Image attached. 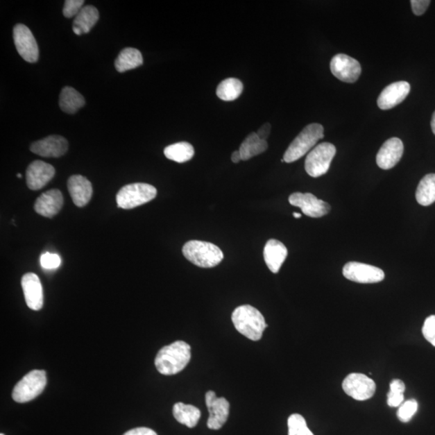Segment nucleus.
Segmentation results:
<instances>
[{"label":"nucleus","mask_w":435,"mask_h":435,"mask_svg":"<svg viewBox=\"0 0 435 435\" xmlns=\"http://www.w3.org/2000/svg\"><path fill=\"white\" fill-rule=\"evenodd\" d=\"M191 359V348L184 341H176L158 352L155 365L157 371L166 376L182 372Z\"/></svg>","instance_id":"1"},{"label":"nucleus","mask_w":435,"mask_h":435,"mask_svg":"<svg viewBox=\"0 0 435 435\" xmlns=\"http://www.w3.org/2000/svg\"><path fill=\"white\" fill-rule=\"evenodd\" d=\"M232 320L237 331L253 341L261 339L268 327L262 314L249 305H244L234 309Z\"/></svg>","instance_id":"2"},{"label":"nucleus","mask_w":435,"mask_h":435,"mask_svg":"<svg viewBox=\"0 0 435 435\" xmlns=\"http://www.w3.org/2000/svg\"><path fill=\"white\" fill-rule=\"evenodd\" d=\"M182 253L189 262L201 268L216 267L224 258L221 249L205 241H188L184 245Z\"/></svg>","instance_id":"3"},{"label":"nucleus","mask_w":435,"mask_h":435,"mask_svg":"<svg viewBox=\"0 0 435 435\" xmlns=\"http://www.w3.org/2000/svg\"><path fill=\"white\" fill-rule=\"evenodd\" d=\"M324 137V128L319 123L307 125L298 136L289 144L286 153L284 154V161L287 163H292L298 161L306 155L315 144Z\"/></svg>","instance_id":"4"},{"label":"nucleus","mask_w":435,"mask_h":435,"mask_svg":"<svg viewBox=\"0 0 435 435\" xmlns=\"http://www.w3.org/2000/svg\"><path fill=\"white\" fill-rule=\"evenodd\" d=\"M157 189L147 183H133L124 186L117 195L119 208L130 210L152 201L156 198Z\"/></svg>","instance_id":"5"},{"label":"nucleus","mask_w":435,"mask_h":435,"mask_svg":"<svg viewBox=\"0 0 435 435\" xmlns=\"http://www.w3.org/2000/svg\"><path fill=\"white\" fill-rule=\"evenodd\" d=\"M47 384L46 373L44 370H33L28 373L15 386L12 398L18 403H26L41 394Z\"/></svg>","instance_id":"6"},{"label":"nucleus","mask_w":435,"mask_h":435,"mask_svg":"<svg viewBox=\"0 0 435 435\" xmlns=\"http://www.w3.org/2000/svg\"><path fill=\"white\" fill-rule=\"evenodd\" d=\"M336 154V148L334 144L327 142L320 144L307 155L305 169L312 178L321 177L327 173Z\"/></svg>","instance_id":"7"},{"label":"nucleus","mask_w":435,"mask_h":435,"mask_svg":"<svg viewBox=\"0 0 435 435\" xmlns=\"http://www.w3.org/2000/svg\"><path fill=\"white\" fill-rule=\"evenodd\" d=\"M343 389L345 393L357 401H366L374 396L376 384L366 375L351 373L344 379Z\"/></svg>","instance_id":"8"},{"label":"nucleus","mask_w":435,"mask_h":435,"mask_svg":"<svg viewBox=\"0 0 435 435\" xmlns=\"http://www.w3.org/2000/svg\"><path fill=\"white\" fill-rule=\"evenodd\" d=\"M15 46L22 58L29 63L38 61L39 49L36 39L26 25L18 24L13 29Z\"/></svg>","instance_id":"9"},{"label":"nucleus","mask_w":435,"mask_h":435,"mask_svg":"<svg viewBox=\"0 0 435 435\" xmlns=\"http://www.w3.org/2000/svg\"><path fill=\"white\" fill-rule=\"evenodd\" d=\"M330 67L334 77L348 83H356L362 71L361 64L357 60L343 53L334 56Z\"/></svg>","instance_id":"10"},{"label":"nucleus","mask_w":435,"mask_h":435,"mask_svg":"<svg viewBox=\"0 0 435 435\" xmlns=\"http://www.w3.org/2000/svg\"><path fill=\"white\" fill-rule=\"evenodd\" d=\"M343 274L350 281L362 284L381 282L384 279L382 269L359 262H348L345 264Z\"/></svg>","instance_id":"11"},{"label":"nucleus","mask_w":435,"mask_h":435,"mask_svg":"<svg viewBox=\"0 0 435 435\" xmlns=\"http://www.w3.org/2000/svg\"><path fill=\"white\" fill-rule=\"evenodd\" d=\"M289 202L293 207L301 208L302 213L312 218H321L331 211V206L311 193H293Z\"/></svg>","instance_id":"12"},{"label":"nucleus","mask_w":435,"mask_h":435,"mask_svg":"<svg viewBox=\"0 0 435 435\" xmlns=\"http://www.w3.org/2000/svg\"><path fill=\"white\" fill-rule=\"evenodd\" d=\"M206 404L210 414L207 427L209 429H221L228 421L230 413V404L224 398H217L213 391L206 394Z\"/></svg>","instance_id":"13"},{"label":"nucleus","mask_w":435,"mask_h":435,"mask_svg":"<svg viewBox=\"0 0 435 435\" xmlns=\"http://www.w3.org/2000/svg\"><path fill=\"white\" fill-rule=\"evenodd\" d=\"M55 169L42 161H35L29 164L26 171L27 186L32 191H39L51 181Z\"/></svg>","instance_id":"14"},{"label":"nucleus","mask_w":435,"mask_h":435,"mask_svg":"<svg viewBox=\"0 0 435 435\" xmlns=\"http://www.w3.org/2000/svg\"><path fill=\"white\" fill-rule=\"evenodd\" d=\"M22 286L27 306L33 311H40L43 307V288L37 275L28 273L24 274Z\"/></svg>","instance_id":"15"},{"label":"nucleus","mask_w":435,"mask_h":435,"mask_svg":"<svg viewBox=\"0 0 435 435\" xmlns=\"http://www.w3.org/2000/svg\"><path fill=\"white\" fill-rule=\"evenodd\" d=\"M411 92V85L401 81L389 85L384 88L377 99V105L382 110H389L404 101Z\"/></svg>","instance_id":"16"},{"label":"nucleus","mask_w":435,"mask_h":435,"mask_svg":"<svg viewBox=\"0 0 435 435\" xmlns=\"http://www.w3.org/2000/svg\"><path fill=\"white\" fill-rule=\"evenodd\" d=\"M404 153V145L397 137L384 142L377 155V166L382 169L393 168L400 162Z\"/></svg>","instance_id":"17"},{"label":"nucleus","mask_w":435,"mask_h":435,"mask_svg":"<svg viewBox=\"0 0 435 435\" xmlns=\"http://www.w3.org/2000/svg\"><path fill=\"white\" fill-rule=\"evenodd\" d=\"M68 147V142L64 137L49 136L33 143L30 150L43 157H60L67 153Z\"/></svg>","instance_id":"18"},{"label":"nucleus","mask_w":435,"mask_h":435,"mask_svg":"<svg viewBox=\"0 0 435 435\" xmlns=\"http://www.w3.org/2000/svg\"><path fill=\"white\" fill-rule=\"evenodd\" d=\"M63 203L62 192L57 189H50L37 199L34 209L40 216L53 218L61 211Z\"/></svg>","instance_id":"19"},{"label":"nucleus","mask_w":435,"mask_h":435,"mask_svg":"<svg viewBox=\"0 0 435 435\" xmlns=\"http://www.w3.org/2000/svg\"><path fill=\"white\" fill-rule=\"evenodd\" d=\"M67 187L74 203L78 207L86 206L92 197V185L81 175H73L69 178Z\"/></svg>","instance_id":"20"},{"label":"nucleus","mask_w":435,"mask_h":435,"mask_svg":"<svg viewBox=\"0 0 435 435\" xmlns=\"http://www.w3.org/2000/svg\"><path fill=\"white\" fill-rule=\"evenodd\" d=\"M288 256V250L277 239H269L264 248V259L270 271L278 273Z\"/></svg>","instance_id":"21"},{"label":"nucleus","mask_w":435,"mask_h":435,"mask_svg":"<svg viewBox=\"0 0 435 435\" xmlns=\"http://www.w3.org/2000/svg\"><path fill=\"white\" fill-rule=\"evenodd\" d=\"M99 19V14L96 7L92 6V5L83 7L74 19L73 24L74 33L78 35V36L88 33L96 24Z\"/></svg>","instance_id":"22"},{"label":"nucleus","mask_w":435,"mask_h":435,"mask_svg":"<svg viewBox=\"0 0 435 435\" xmlns=\"http://www.w3.org/2000/svg\"><path fill=\"white\" fill-rule=\"evenodd\" d=\"M144 61L141 52L134 48L123 49L118 55L114 67L119 73H123L142 66Z\"/></svg>","instance_id":"23"},{"label":"nucleus","mask_w":435,"mask_h":435,"mask_svg":"<svg viewBox=\"0 0 435 435\" xmlns=\"http://www.w3.org/2000/svg\"><path fill=\"white\" fill-rule=\"evenodd\" d=\"M85 103L86 101L84 97L73 87H64L60 94L59 106L64 112L76 113L79 109L84 107Z\"/></svg>","instance_id":"24"},{"label":"nucleus","mask_w":435,"mask_h":435,"mask_svg":"<svg viewBox=\"0 0 435 435\" xmlns=\"http://www.w3.org/2000/svg\"><path fill=\"white\" fill-rule=\"evenodd\" d=\"M173 413L177 421L189 428H194L197 426L201 412L197 407L192 404H186L178 402L174 404Z\"/></svg>","instance_id":"25"},{"label":"nucleus","mask_w":435,"mask_h":435,"mask_svg":"<svg viewBox=\"0 0 435 435\" xmlns=\"http://www.w3.org/2000/svg\"><path fill=\"white\" fill-rule=\"evenodd\" d=\"M268 145L266 141L259 139L257 133L249 134L239 148L243 161L248 160L266 151Z\"/></svg>","instance_id":"26"},{"label":"nucleus","mask_w":435,"mask_h":435,"mask_svg":"<svg viewBox=\"0 0 435 435\" xmlns=\"http://www.w3.org/2000/svg\"><path fill=\"white\" fill-rule=\"evenodd\" d=\"M416 199L424 207L429 206L435 202V173L426 175L419 182Z\"/></svg>","instance_id":"27"},{"label":"nucleus","mask_w":435,"mask_h":435,"mask_svg":"<svg viewBox=\"0 0 435 435\" xmlns=\"http://www.w3.org/2000/svg\"><path fill=\"white\" fill-rule=\"evenodd\" d=\"M244 91L243 83L241 80L229 78L219 83L216 94L217 96L223 101H234L237 99Z\"/></svg>","instance_id":"28"},{"label":"nucleus","mask_w":435,"mask_h":435,"mask_svg":"<svg viewBox=\"0 0 435 435\" xmlns=\"http://www.w3.org/2000/svg\"><path fill=\"white\" fill-rule=\"evenodd\" d=\"M164 154L171 161L184 163L193 158L194 149L192 145L188 142H178L169 145L164 148Z\"/></svg>","instance_id":"29"},{"label":"nucleus","mask_w":435,"mask_h":435,"mask_svg":"<svg viewBox=\"0 0 435 435\" xmlns=\"http://www.w3.org/2000/svg\"><path fill=\"white\" fill-rule=\"evenodd\" d=\"M406 386L401 379H395L390 383V390L388 393L387 403L390 407H398L404 402V393Z\"/></svg>","instance_id":"30"},{"label":"nucleus","mask_w":435,"mask_h":435,"mask_svg":"<svg viewBox=\"0 0 435 435\" xmlns=\"http://www.w3.org/2000/svg\"><path fill=\"white\" fill-rule=\"evenodd\" d=\"M289 435H314L307 427L306 420L298 413L290 415L288 418Z\"/></svg>","instance_id":"31"},{"label":"nucleus","mask_w":435,"mask_h":435,"mask_svg":"<svg viewBox=\"0 0 435 435\" xmlns=\"http://www.w3.org/2000/svg\"><path fill=\"white\" fill-rule=\"evenodd\" d=\"M418 409V403L416 400H408L400 406L397 413L398 418L402 423H409L417 413Z\"/></svg>","instance_id":"32"},{"label":"nucleus","mask_w":435,"mask_h":435,"mask_svg":"<svg viewBox=\"0 0 435 435\" xmlns=\"http://www.w3.org/2000/svg\"><path fill=\"white\" fill-rule=\"evenodd\" d=\"M83 0H67L63 8V15L66 18L76 17L83 8Z\"/></svg>","instance_id":"33"},{"label":"nucleus","mask_w":435,"mask_h":435,"mask_svg":"<svg viewBox=\"0 0 435 435\" xmlns=\"http://www.w3.org/2000/svg\"><path fill=\"white\" fill-rule=\"evenodd\" d=\"M423 334L424 338L435 347V315H432L425 320Z\"/></svg>","instance_id":"34"},{"label":"nucleus","mask_w":435,"mask_h":435,"mask_svg":"<svg viewBox=\"0 0 435 435\" xmlns=\"http://www.w3.org/2000/svg\"><path fill=\"white\" fill-rule=\"evenodd\" d=\"M61 264V258L57 254L46 253L41 257V264L44 269L58 268Z\"/></svg>","instance_id":"35"},{"label":"nucleus","mask_w":435,"mask_h":435,"mask_svg":"<svg viewBox=\"0 0 435 435\" xmlns=\"http://www.w3.org/2000/svg\"><path fill=\"white\" fill-rule=\"evenodd\" d=\"M413 12L416 16H422L426 12L429 3V0H412L411 2Z\"/></svg>","instance_id":"36"},{"label":"nucleus","mask_w":435,"mask_h":435,"mask_svg":"<svg viewBox=\"0 0 435 435\" xmlns=\"http://www.w3.org/2000/svg\"><path fill=\"white\" fill-rule=\"evenodd\" d=\"M123 435H157L153 429L147 427H139L131 429Z\"/></svg>","instance_id":"37"},{"label":"nucleus","mask_w":435,"mask_h":435,"mask_svg":"<svg viewBox=\"0 0 435 435\" xmlns=\"http://www.w3.org/2000/svg\"><path fill=\"white\" fill-rule=\"evenodd\" d=\"M270 132H271V124L266 123L258 129L257 134L259 139H263V141H266L269 137Z\"/></svg>","instance_id":"38"},{"label":"nucleus","mask_w":435,"mask_h":435,"mask_svg":"<svg viewBox=\"0 0 435 435\" xmlns=\"http://www.w3.org/2000/svg\"><path fill=\"white\" fill-rule=\"evenodd\" d=\"M242 160L241 155L239 151H234L232 155V161L233 163H239Z\"/></svg>","instance_id":"39"},{"label":"nucleus","mask_w":435,"mask_h":435,"mask_svg":"<svg viewBox=\"0 0 435 435\" xmlns=\"http://www.w3.org/2000/svg\"><path fill=\"white\" fill-rule=\"evenodd\" d=\"M432 128L434 134L435 135V112L433 114L432 119Z\"/></svg>","instance_id":"40"},{"label":"nucleus","mask_w":435,"mask_h":435,"mask_svg":"<svg viewBox=\"0 0 435 435\" xmlns=\"http://www.w3.org/2000/svg\"><path fill=\"white\" fill-rule=\"evenodd\" d=\"M293 217H294L295 219H300V218H301V217H302V214H300V213H297V212H294V213L293 214Z\"/></svg>","instance_id":"41"},{"label":"nucleus","mask_w":435,"mask_h":435,"mask_svg":"<svg viewBox=\"0 0 435 435\" xmlns=\"http://www.w3.org/2000/svg\"><path fill=\"white\" fill-rule=\"evenodd\" d=\"M17 177H18L19 178H22V174H21V173H18V174H17Z\"/></svg>","instance_id":"42"},{"label":"nucleus","mask_w":435,"mask_h":435,"mask_svg":"<svg viewBox=\"0 0 435 435\" xmlns=\"http://www.w3.org/2000/svg\"><path fill=\"white\" fill-rule=\"evenodd\" d=\"M0 435H4V434H0Z\"/></svg>","instance_id":"43"}]
</instances>
